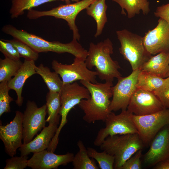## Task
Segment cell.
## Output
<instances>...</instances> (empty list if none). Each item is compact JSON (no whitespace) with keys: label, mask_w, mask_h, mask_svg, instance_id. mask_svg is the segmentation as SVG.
<instances>
[{"label":"cell","mask_w":169,"mask_h":169,"mask_svg":"<svg viewBox=\"0 0 169 169\" xmlns=\"http://www.w3.org/2000/svg\"><path fill=\"white\" fill-rule=\"evenodd\" d=\"M64 0H12L9 13L12 18H17L22 15L26 10L28 11L33 8L45 3Z\"/></svg>","instance_id":"26"},{"label":"cell","mask_w":169,"mask_h":169,"mask_svg":"<svg viewBox=\"0 0 169 169\" xmlns=\"http://www.w3.org/2000/svg\"><path fill=\"white\" fill-rule=\"evenodd\" d=\"M47 113L46 122L50 124H59L61 107L60 93L49 91L46 95Z\"/></svg>","instance_id":"23"},{"label":"cell","mask_w":169,"mask_h":169,"mask_svg":"<svg viewBox=\"0 0 169 169\" xmlns=\"http://www.w3.org/2000/svg\"><path fill=\"white\" fill-rule=\"evenodd\" d=\"M80 82L88 89L90 95L89 99H82L78 104L84 113L83 120L88 123L99 120L105 122L111 112L110 99L112 97L113 82L93 83L80 80Z\"/></svg>","instance_id":"1"},{"label":"cell","mask_w":169,"mask_h":169,"mask_svg":"<svg viewBox=\"0 0 169 169\" xmlns=\"http://www.w3.org/2000/svg\"><path fill=\"white\" fill-rule=\"evenodd\" d=\"M58 124H50L44 127L39 134L30 142L22 144L19 150L22 156L37 152L47 149L58 128Z\"/></svg>","instance_id":"18"},{"label":"cell","mask_w":169,"mask_h":169,"mask_svg":"<svg viewBox=\"0 0 169 169\" xmlns=\"http://www.w3.org/2000/svg\"><path fill=\"white\" fill-rule=\"evenodd\" d=\"M36 67L34 61L25 59L14 77L8 81L10 90H15L16 93L17 98L15 102L19 106H21L23 103L22 92L24 84L28 78L37 74Z\"/></svg>","instance_id":"19"},{"label":"cell","mask_w":169,"mask_h":169,"mask_svg":"<svg viewBox=\"0 0 169 169\" xmlns=\"http://www.w3.org/2000/svg\"><path fill=\"white\" fill-rule=\"evenodd\" d=\"M154 14L156 17L163 19L169 23V3L158 7Z\"/></svg>","instance_id":"36"},{"label":"cell","mask_w":169,"mask_h":169,"mask_svg":"<svg viewBox=\"0 0 169 169\" xmlns=\"http://www.w3.org/2000/svg\"><path fill=\"white\" fill-rule=\"evenodd\" d=\"M100 147L114 157V169H120L128 159L145 146L139 134L134 133L109 136Z\"/></svg>","instance_id":"4"},{"label":"cell","mask_w":169,"mask_h":169,"mask_svg":"<svg viewBox=\"0 0 169 169\" xmlns=\"http://www.w3.org/2000/svg\"><path fill=\"white\" fill-rule=\"evenodd\" d=\"M169 77V70L168 71V72L167 74V75H166V78H167V77Z\"/></svg>","instance_id":"39"},{"label":"cell","mask_w":169,"mask_h":169,"mask_svg":"<svg viewBox=\"0 0 169 169\" xmlns=\"http://www.w3.org/2000/svg\"><path fill=\"white\" fill-rule=\"evenodd\" d=\"M27 156L11 157L6 161L4 169H23L28 166Z\"/></svg>","instance_id":"34"},{"label":"cell","mask_w":169,"mask_h":169,"mask_svg":"<svg viewBox=\"0 0 169 169\" xmlns=\"http://www.w3.org/2000/svg\"><path fill=\"white\" fill-rule=\"evenodd\" d=\"M20 59L14 60L7 57L0 59V82L8 81L14 76L22 65Z\"/></svg>","instance_id":"28"},{"label":"cell","mask_w":169,"mask_h":169,"mask_svg":"<svg viewBox=\"0 0 169 169\" xmlns=\"http://www.w3.org/2000/svg\"><path fill=\"white\" fill-rule=\"evenodd\" d=\"M150 145L149 149L143 157L144 163L146 166H154L169 158V124L161 129Z\"/></svg>","instance_id":"16"},{"label":"cell","mask_w":169,"mask_h":169,"mask_svg":"<svg viewBox=\"0 0 169 169\" xmlns=\"http://www.w3.org/2000/svg\"><path fill=\"white\" fill-rule=\"evenodd\" d=\"M165 79L141 70L138 75L136 87L137 89L152 92L162 84Z\"/></svg>","instance_id":"27"},{"label":"cell","mask_w":169,"mask_h":169,"mask_svg":"<svg viewBox=\"0 0 169 169\" xmlns=\"http://www.w3.org/2000/svg\"><path fill=\"white\" fill-rule=\"evenodd\" d=\"M60 93L61 101L60 115L61 119L51 141L54 145L58 144L59 134L63 127L67 123V116L70 111L78 105L82 100L89 99L90 97L88 89L84 86L80 85L76 81L63 84Z\"/></svg>","instance_id":"7"},{"label":"cell","mask_w":169,"mask_h":169,"mask_svg":"<svg viewBox=\"0 0 169 169\" xmlns=\"http://www.w3.org/2000/svg\"><path fill=\"white\" fill-rule=\"evenodd\" d=\"M164 109L160 100L152 92L137 89L131 98L127 110L136 115L143 116Z\"/></svg>","instance_id":"14"},{"label":"cell","mask_w":169,"mask_h":169,"mask_svg":"<svg viewBox=\"0 0 169 169\" xmlns=\"http://www.w3.org/2000/svg\"><path fill=\"white\" fill-rule=\"evenodd\" d=\"M73 153L59 155L47 150L34 152L28 161V166L33 169H56L61 165L65 166L72 162Z\"/></svg>","instance_id":"17"},{"label":"cell","mask_w":169,"mask_h":169,"mask_svg":"<svg viewBox=\"0 0 169 169\" xmlns=\"http://www.w3.org/2000/svg\"><path fill=\"white\" fill-rule=\"evenodd\" d=\"M153 169H169V158L157 163L154 166Z\"/></svg>","instance_id":"37"},{"label":"cell","mask_w":169,"mask_h":169,"mask_svg":"<svg viewBox=\"0 0 169 169\" xmlns=\"http://www.w3.org/2000/svg\"><path fill=\"white\" fill-rule=\"evenodd\" d=\"M142 151L140 150L136 152L124 163L120 169H141Z\"/></svg>","instance_id":"35"},{"label":"cell","mask_w":169,"mask_h":169,"mask_svg":"<svg viewBox=\"0 0 169 169\" xmlns=\"http://www.w3.org/2000/svg\"><path fill=\"white\" fill-rule=\"evenodd\" d=\"M106 0H96L86 9L87 14L92 17L96 24V30L94 36L98 37L102 33L107 22L106 11L108 6Z\"/></svg>","instance_id":"21"},{"label":"cell","mask_w":169,"mask_h":169,"mask_svg":"<svg viewBox=\"0 0 169 169\" xmlns=\"http://www.w3.org/2000/svg\"><path fill=\"white\" fill-rule=\"evenodd\" d=\"M113 52V44L108 38L97 44L91 42L85 61L87 67L91 69L95 67L99 78L105 82H113L122 76L118 62L111 58Z\"/></svg>","instance_id":"3"},{"label":"cell","mask_w":169,"mask_h":169,"mask_svg":"<svg viewBox=\"0 0 169 169\" xmlns=\"http://www.w3.org/2000/svg\"><path fill=\"white\" fill-rule=\"evenodd\" d=\"M64 0V1L65 2V3L66 4L70 3L71 1L72 2H77L80 1L79 0Z\"/></svg>","instance_id":"38"},{"label":"cell","mask_w":169,"mask_h":169,"mask_svg":"<svg viewBox=\"0 0 169 169\" xmlns=\"http://www.w3.org/2000/svg\"><path fill=\"white\" fill-rule=\"evenodd\" d=\"M132 118L145 146H148L161 129L169 124V109L143 116L133 114Z\"/></svg>","instance_id":"9"},{"label":"cell","mask_w":169,"mask_h":169,"mask_svg":"<svg viewBox=\"0 0 169 169\" xmlns=\"http://www.w3.org/2000/svg\"><path fill=\"white\" fill-rule=\"evenodd\" d=\"M0 51L5 57L14 60L20 59L21 57L15 46L6 39L0 40Z\"/></svg>","instance_id":"33"},{"label":"cell","mask_w":169,"mask_h":169,"mask_svg":"<svg viewBox=\"0 0 169 169\" xmlns=\"http://www.w3.org/2000/svg\"><path fill=\"white\" fill-rule=\"evenodd\" d=\"M52 69L62 78L63 84L76 81L85 80L95 83L98 73L87 67L85 60L75 57L73 63L65 64L54 60L51 62Z\"/></svg>","instance_id":"10"},{"label":"cell","mask_w":169,"mask_h":169,"mask_svg":"<svg viewBox=\"0 0 169 169\" xmlns=\"http://www.w3.org/2000/svg\"><path fill=\"white\" fill-rule=\"evenodd\" d=\"M35 71L42 77L49 91L60 92L63 83L58 73L54 71L51 72L49 67L42 64L36 66Z\"/></svg>","instance_id":"24"},{"label":"cell","mask_w":169,"mask_h":169,"mask_svg":"<svg viewBox=\"0 0 169 169\" xmlns=\"http://www.w3.org/2000/svg\"><path fill=\"white\" fill-rule=\"evenodd\" d=\"M15 113L10 123L0 125V138L3 143L6 152L11 157L16 154L17 149L22 144L23 113L18 110Z\"/></svg>","instance_id":"13"},{"label":"cell","mask_w":169,"mask_h":169,"mask_svg":"<svg viewBox=\"0 0 169 169\" xmlns=\"http://www.w3.org/2000/svg\"><path fill=\"white\" fill-rule=\"evenodd\" d=\"M96 0H81L73 3L61 4L48 11H40L31 9L28 11L27 17L36 19L40 17L50 16L66 21L73 32V39L79 41L80 36L75 21L78 14L86 9Z\"/></svg>","instance_id":"6"},{"label":"cell","mask_w":169,"mask_h":169,"mask_svg":"<svg viewBox=\"0 0 169 169\" xmlns=\"http://www.w3.org/2000/svg\"><path fill=\"white\" fill-rule=\"evenodd\" d=\"M87 151L89 156L96 160L101 169L114 168V157L104 151L98 152L95 149L89 147Z\"/></svg>","instance_id":"29"},{"label":"cell","mask_w":169,"mask_h":169,"mask_svg":"<svg viewBox=\"0 0 169 169\" xmlns=\"http://www.w3.org/2000/svg\"></svg>","instance_id":"40"},{"label":"cell","mask_w":169,"mask_h":169,"mask_svg":"<svg viewBox=\"0 0 169 169\" xmlns=\"http://www.w3.org/2000/svg\"><path fill=\"white\" fill-rule=\"evenodd\" d=\"M140 69L164 79L166 78L169 70V51L163 52L151 56Z\"/></svg>","instance_id":"20"},{"label":"cell","mask_w":169,"mask_h":169,"mask_svg":"<svg viewBox=\"0 0 169 169\" xmlns=\"http://www.w3.org/2000/svg\"><path fill=\"white\" fill-rule=\"evenodd\" d=\"M140 71L139 69L133 70L128 76L117 79V82L112 87V98L110 106L111 112L127 110L131 98L137 89V78Z\"/></svg>","instance_id":"11"},{"label":"cell","mask_w":169,"mask_h":169,"mask_svg":"<svg viewBox=\"0 0 169 169\" xmlns=\"http://www.w3.org/2000/svg\"><path fill=\"white\" fill-rule=\"evenodd\" d=\"M117 3L121 8V14L126 15L131 18L142 11L144 15L147 14L150 11L149 2L148 0H112Z\"/></svg>","instance_id":"22"},{"label":"cell","mask_w":169,"mask_h":169,"mask_svg":"<svg viewBox=\"0 0 169 169\" xmlns=\"http://www.w3.org/2000/svg\"><path fill=\"white\" fill-rule=\"evenodd\" d=\"M6 40L15 46L20 57L24 58L25 59L35 61L38 59V53L24 43L15 38Z\"/></svg>","instance_id":"30"},{"label":"cell","mask_w":169,"mask_h":169,"mask_svg":"<svg viewBox=\"0 0 169 169\" xmlns=\"http://www.w3.org/2000/svg\"><path fill=\"white\" fill-rule=\"evenodd\" d=\"M143 40L146 50L151 55L169 51V23L160 18L156 27L146 33Z\"/></svg>","instance_id":"15"},{"label":"cell","mask_w":169,"mask_h":169,"mask_svg":"<svg viewBox=\"0 0 169 169\" xmlns=\"http://www.w3.org/2000/svg\"><path fill=\"white\" fill-rule=\"evenodd\" d=\"M2 30L13 38L24 43L38 53L49 52L59 54L67 53L75 58L84 60L87 56L88 51L76 39H73L68 43H63L58 41H48L24 30L18 29L11 24L3 26Z\"/></svg>","instance_id":"2"},{"label":"cell","mask_w":169,"mask_h":169,"mask_svg":"<svg viewBox=\"0 0 169 169\" xmlns=\"http://www.w3.org/2000/svg\"><path fill=\"white\" fill-rule=\"evenodd\" d=\"M152 92L160 100L164 108L169 109V77L166 78L162 84Z\"/></svg>","instance_id":"32"},{"label":"cell","mask_w":169,"mask_h":169,"mask_svg":"<svg viewBox=\"0 0 169 169\" xmlns=\"http://www.w3.org/2000/svg\"><path fill=\"white\" fill-rule=\"evenodd\" d=\"M132 115L127 110H121L118 115L111 112L105 121V127L101 128L98 132L94 142L95 146H100L109 136L138 134L132 118Z\"/></svg>","instance_id":"8"},{"label":"cell","mask_w":169,"mask_h":169,"mask_svg":"<svg viewBox=\"0 0 169 169\" xmlns=\"http://www.w3.org/2000/svg\"><path fill=\"white\" fill-rule=\"evenodd\" d=\"M77 145L79 151L74 156L72 162L74 169H99L93 158L90 159L82 141L79 140Z\"/></svg>","instance_id":"25"},{"label":"cell","mask_w":169,"mask_h":169,"mask_svg":"<svg viewBox=\"0 0 169 169\" xmlns=\"http://www.w3.org/2000/svg\"><path fill=\"white\" fill-rule=\"evenodd\" d=\"M120 44V53L129 62L132 70L140 68L152 56L144 46L143 37L124 29L116 31Z\"/></svg>","instance_id":"5"},{"label":"cell","mask_w":169,"mask_h":169,"mask_svg":"<svg viewBox=\"0 0 169 169\" xmlns=\"http://www.w3.org/2000/svg\"><path fill=\"white\" fill-rule=\"evenodd\" d=\"M46 113V105L38 108L34 102L28 100L23 120V144L32 140L34 136L45 127Z\"/></svg>","instance_id":"12"},{"label":"cell","mask_w":169,"mask_h":169,"mask_svg":"<svg viewBox=\"0 0 169 169\" xmlns=\"http://www.w3.org/2000/svg\"><path fill=\"white\" fill-rule=\"evenodd\" d=\"M10 89L8 81L0 82V116L5 113L11 111L10 104L13 100L9 95Z\"/></svg>","instance_id":"31"}]
</instances>
